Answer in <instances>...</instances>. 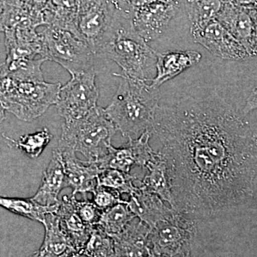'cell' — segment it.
<instances>
[{
  "instance_id": "13",
  "label": "cell",
  "mask_w": 257,
  "mask_h": 257,
  "mask_svg": "<svg viewBox=\"0 0 257 257\" xmlns=\"http://www.w3.org/2000/svg\"><path fill=\"white\" fill-rule=\"evenodd\" d=\"M60 152L63 160L66 187L72 189L73 196H76L77 193L92 194L98 187V176L102 170L97 163L79 160L76 156V152L72 150H60Z\"/></svg>"
},
{
  "instance_id": "29",
  "label": "cell",
  "mask_w": 257,
  "mask_h": 257,
  "mask_svg": "<svg viewBox=\"0 0 257 257\" xmlns=\"http://www.w3.org/2000/svg\"><path fill=\"white\" fill-rule=\"evenodd\" d=\"M74 205L77 214L86 224L92 227L97 225L100 220L103 210L96 207L94 202H91L87 198L78 200L76 196H74Z\"/></svg>"
},
{
  "instance_id": "11",
  "label": "cell",
  "mask_w": 257,
  "mask_h": 257,
  "mask_svg": "<svg viewBox=\"0 0 257 257\" xmlns=\"http://www.w3.org/2000/svg\"><path fill=\"white\" fill-rule=\"evenodd\" d=\"M152 132L147 131L138 138H128V143L119 148L111 145L105 156L96 162L101 170L112 169L130 174L135 166L146 167L155 150L150 147Z\"/></svg>"
},
{
  "instance_id": "21",
  "label": "cell",
  "mask_w": 257,
  "mask_h": 257,
  "mask_svg": "<svg viewBox=\"0 0 257 257\" xmlns=\"http://www.w3.org/2000/svg\"><path fill=\"white\" fill-rule=\"evenodd\" d=\"M81 0H50L43 10L45 26L63 29L79 36L77 15Z\"/></svg>"
},
{
  "instance_id": "25",
  "label": "cell",
  "mask_w": 257,
  "mask_h": 257,
  "mask_svg": "<svg viewBox=\"0 0 257 257\" xmlns=\"http://www.w3.org/2000/svg\"><path fill=\"white\" fill-rule=\"evenodd\" d=\"M229 0H186V10L191 29L197 28L216 19L225 3Z\"/></svg>"
},
{
  "instance_id": "32",
  "label": "cell",
  "mask_w": 257,
  "mask_h": 257,
  "mask_svg": "<svg viewBox=\"0 0 257 257\" xmlns=\"http://www.w3.org/2000/svg\"><path fill=\"white\" fill-rule=\"evenodd\" d=\"M50 0H28L29 4L38 12H43Z\"/></svg>"
},
{
  "instance_id": "14",
  "label": "cell",
  "mask_w": 257,
  "mask_h": 257,
  "mask_svg": "<svg viewBox=\"0 0 257 257\" xmlns=\"http://www.w3.org/2000/svg\"><path fill=\"white\" fill-rule=\"evenodd\" d=\"M61 228L74 253L82 252L92 234L93 228L79 217L74 209V196H64L57 211Z\"/></svg>"
},
{
  "instance_id": "37",
  "label": "cell",
  "mask_w": 257,
  "mask_h": 257,
  "mask_svg": "<svg viewBox=\"0 0 257 257\" xmlns=\"http://www.w3.org/2000/svg\"><path fill=\"white\" fill-rule=\"evenodd\" d=\"M5 0H0V15L3 13L4 10Z\"/></svg>"
},
{
  "instance_id": "8",
  "label": "cell",
  "mask_w": 257,
  "mask_h": 257,
  "mask_svg": "<svg viewBox=\"0 0 257 257\" xmlns=\"http://www.w3.org/2000/svg\"><path fill=\"white\" fill-rule=\"evenodd\" d=\"M96 74L95 69L71 74L70 80L61 87L55 105L64 120L80 119L97 106Z\"/></svg>"
},
{
  "instance_id": "30",
  "label": "cell",
  "mask_w": 257,
  "mask_h": 257,
  "mask_svg": "<svg viewBox=\"0 0 257 257\" xmlns=\"http://www.w3.org/2000/svg\"><path fill=\"white\" fill-rule=\"evenodd\" d=\"M92 195V202L101 210H105L119 203L126 202V200L121 199L120 193L103 187H96Z\"/></svg>"
},
{
  "instance_id": "36",
  "label": "cell",
  "mask_w": 257,
  "mask_h": 257,
  "mask_svg": "<svg viewBox=\"0 0 257 257\" xmlns=\"http://www.w3.org/2000/svg\"><path fill=\"white\" fill-rule=\"evenodd\" d=\"M30 257H45L44 256V255L42 254L41 253V251H40V250H38V251H37L36 252H35L33 253V254L32 255V256H30Z\"/></svg>"
},
{
  "instance_id": "6",
  "label": "cell",
  "mask_w": 257,
  "mask_h": 257,
  "mask_svg": "<svg viewBox=\"0 0 257 257\" xmlns=\"http://www.w3.org/2000/svg\"><path fill=\"white\" fill-rule=\"evenodd\" d=\"M44 45V58L60 64L69 74L95 69L93 53L87 42L75 34L56 28L45 26L40 32Z\"/></svg>"
},
{
  "instance_id": "10",
  "label": "cell",
  "mask_w": 257,
  "mask_h": 257,
  "mask_svg": "<svg viewBox=\"0 0 257 257\" xmlns=\"http://www.w3.org/2000/svg\"><path fill=\"white\" fill-rule=\"evenodd\" d=\"M190 32L194 42L216 57L234 61L250 58L244 47L216 19L191 29Z\"/></svg>"
},
{
  "instance_id": "20",
  "label": "cell",
  "mask_w": 257,
  "mask_h": 257,
  "mask_svg": "<svg viewBox=\"0 0 257 257\" xmlns=\"http://www.w3.org/2000/svg\"><path fill=\"white\" fill-rule=\"evenodd\" d=\"M145 169L147 172L143 179L142 186L156 194L163 202H167L172 209L177 210L172 193L168 165L165 156L160 152L155 151Z\"/></svg>"
},
{
  "instance_id": "19",
  "label": "cell",
  "mask_w": 257,
  "mask_h": 257,
  "mask_svg": "<svg viewBox=\"0 0 257 257\" xmlns=\"http://www.w3.org/2000/svg\"><path fill=\"white\" fill-rule=\"evenodd\" d=\"M66 187L62 154L58 149L52 152L50 163L45 170L40 188L32 199L41 205L52 207L60 203L58 196L61 191Z\"/></svg>"
},
{
  "instance_id": "3",
  "label": "cell",
  "mask_w": 257,
  "mask_h": 257,
  "mask_svg": "<svg viewBox=\"0 0 257 257\" xmlns=\"http://www.w3.org/2000/svg\"><path fill=\"white\" fill-rule=\"evenodd\" d=\"M114 74L120 78L119 87L105 111L115 127L128 138L152 132L160 104V89L123 74Z\"/></svg>"
},
{
  "instance_id": "27",
  "label": "cell",
  "mask_w": 257,
  "mask_h": 257,
  "mask_svg": "<svg viewBox=\"0 0 257 257\" xmlns=\"http://www.w3.org/2000/svg\"><path fill=\"white\" fill-rule=\"evenodd\" d=\"M10 144L25 152L30 158H37L41 155L52 139V134L44 127L36 133L21 137L18 141L7 138Z\"/></svg>"
},
{
  "instance_id": "34",
  "label": "cell",
  "mask_w": 257,
  "mask_h": 257,
  "mask_svg": "<svg viewBox=\"0 0 257 257\" xmlns=\"http://www.w3.org/2000/svg\"><path fill=\"white\" fill-rule=\"evenodd\" d=\"M5 109L3 107V106L0 104V123L5 119Z\"/></svg>"
},
{
  "instance_id": "16",
  "label": "cell",
  "mask_w": 257,
  "mask_h": 257,
  "mask_svg": "<svg viewBox=\"0 0 257 257\" xmlns=\"http://www.w3.org/2000/svg\"><path fill=\"white\" fill-rule=\"evenodd\" d=\"M150 228L135 218L118 234L111 236L116 257H145L150 252Z\"/></svg>"
},
{
  "instance_id": "15",
  "label": "cell",
  "mask_w": 257,
  "mask_h": 257,
  "mask_svg": "<svg viewBox=\"0 0 257 257\" xmlns=\"http://www.w3.org/2000/svg\"><path fill=\"white\" fill-rule=\"evenodd\" d=\"M216 20L239 41L250 57L252 52L255 27L252 20L243 7L227 2Z\"/></svg>"
},
{
  "instance_id": "18",
  "label": "cell",
  "mask_w": 257,
  "mask_h": 257,
  "mask_svg": "<svg viewBox=\"0 0 257 257\" xmlns=\"http://www.w3.org/2000/svg\"><path fill=\"white\" fill-rule=\"evenodd\" d=\"M201 59L202 55L194 50L157 52V74L150 84L160 88L164 83L199 63Z\"/></svg>"
},
{
  "instance_id": "5",
  "label": "cell",
  "mask_w": 257,
  "mask_h": 257,
  "mask_svg": "<svg viewBox=\"0 0 257 257\" xmlns=\"http://www.w3.org/2000/svg\"><path fill=\"white\" fill-rule=\"evenodd\" d=\"M60 83L18 78L0 71V104L19 119L31 121L57 104Z\"/></svg>"
},
{
  "instance_id": "9",
  "label": "cell",
  "mask_w": 257,
  "mask_h": 257,
  "mask_svg": "<svg viewBox=\"0 0 257 257\" xmlns=\"http://www.w3.org/2000/svg\"><path fill=\"white\" fill-rule=\"evenodd\" d=\"M116 9L109 0H81L77 15L79 36L96 56L109 31Z\"/></svg>"
},
{
  "instance_id": "28",
  "label": "cell",
  "mask_w": 257,
  "mask_h": 257,
  "mask_svg": "<svg viewBox=\"0 0 257 257\" xmlns=\"http://www.w3.org/2000/svg\"><path fill=\"white\" fill-rule=\"evenodd\" d=\"M82 253L89 257H116L112 238L96 226Z\"/></svg>"
},
{
  "instance_id": "22",
  "label": "cell",
  "mask_w": 257,
  "mask_h": 257,
  "mask_svg": "<svg viewBox=\"0 0 257 257\" xmlns=\"http://www.w3.org/2000/svg\"><path fill=\"white\" fill-rule=\"evenodd\" d=\"M42 224L45 229V239L39 250L45 257H61L74 253L61 228L60 218L57 211L47 214Z\"/></svg>"
},
{
  "instance_id": "38",
  "label": "cell",
  "mask_w": 257,
  "mask_h": 257,
  "mask_svg": "<svg viewBox=\"0 0 257 257\" xmlns=\"http://www.w3.org/2000/svg\"><path fill=\"white\" fill-rule=\"evenodd\" d=\"M181 257H192L191 256L190 253H187V254L184 255V256H182Z\"/></svg>"
},
{
  "instance_id": "39",
  "label": "cell",
  "mask_w": 257,
  "mask_h": 257,
  "mask_svg": "<svg viewBox=\"0 0 257 257\" xmlns=\"http://www.w3.org/2000/svg\"><path fill=\"white\" fill-rule=\"evenodd\" d=\"M71 255H72V254H65V255H64V256H62L61 257H70Z\"/></svg>"
},
{
  "instance_id": "24",
  "label": "cell",
  "mask_w": 257,
  "mask_h": 257,
  "mask_svg": "<svg viewBox=\"0 0 257 257\" xmlns=\"http://www.w3.org/2000/svg\"><path fill=\"white\" fill-rule=\"evenodd\" d=\"M135 218L136 216L130 211L126 201L103 210L100 220L96 226L106 234L112 236L123 231Z\"/></svg>"
},
{
  "instance_id": "35",
  "label": "cell",
  "mask_w": 257,
  "mask_h": 257,
  "mask_svg": "<svg viewBox=\"0 0 257 257\" xmlns=\"http://www.w3.org/2000/svg\"><path fill=\"white\" fill-rule=\"evenodd\" d=\"M70 257H89L85 254V253H74L71 255Z\"/></svg>"
},
{
  "instance_id": "2",
  "label": "cell",
  "mask_w": 257,
  "mask_h": 257,
  "mask_svg": "<svg viewBox=\"0 0 257 257\" xmlns=\"http://www.w3.org/2000/svg\"><path fill=\"white\" fill-rule=\"evenodd\" d=\"M96 57L114 61L131 78L151 83L157 74V52L138 33L133 18L116 10Z\"/></svg>"
},
{
  "instance_id": "23",
  "label": "cell",
  "mask_w": 257,
  "mask_h": 257,
  "mask_svg": "<svg viewBox=\"0 0 257 257\" xmlns=\"http://www.w3.org/2000/svg\"><path fill=\"white\" fill-rule=\"evenodd\" d=\"M59 206L60 203L52 207L41 205L35 202L32 197L23 199L0 197V207L18 215L40 221L42 224L45 220V216L49 213L56 212Z\"/></svg>"
},
{
  "instance_id": "1",
  "label": "cell",
  "mask_w": 257,
  "mask_h": 257,
  "mask_svg": "<svg viewBox=\"0 0 257 257\" xmlns=\"http://www.w3.org/2000/svg\"><path fill=\"white\" fill-rule=\"evenodd\" d=\"M152 133L167 160L177 210L209 217L253 197V132L219 94L160 104Z\"/></svg>"
},
{
  "instance_id": "4",
  "label": "cell",
  "mask_w": 257,
  "mask_h": 257,
  "mask_svg": "<svg viewBox=\"0 0 257 257\" xmlns=\"http://www.w3.org/2000/svg\"><path fill=\"white\" fill-rule=\"evenodd\" d=\"M116 128L105 109L96 106L78 119L64 120L57 149L79 152L90 162L105 156Z\"/></svg>"
},
{
  "instance_id": "31",
  "label": "cell",
  "mask_w": 257,
  "mask_h": 257,
  "mask_svg": "<svg viewBox=\"0 0 257 257\" xmlns=\"http://www.w3.org/2000/svg\"><path fill=\"white\" fill-rule=\"evenodd\" d=\"M255 109H257V82L246 99L241 113L245 116Z\"/></svg>"
},
{
  "instance_id": "26",
  "label": "cell",
  "mask_w": 257,
  "mask_h": 257,
  "mask_svg": "<svg viewBox=\"0 0 257 257\" xmlns=\"http://www.w3.org/2000/svg\"><path fill=\"white\" fill-rule=\"evenodd\" d=\"M97 182L98 187L113 189L121 194L128 195L141 185L143 180L121 171L105 169L101 170L98 176Z\"/></svg>"
},
{
  "instance_id": "33",
  "label": "cell",
  "mask_w": 257,
  "mask_h": 257,
  "mask_svg": "<svg viewBox=\"0 0 257 257\" xmlns=\"http://www.w3.org/2000/svg\"><path fill=\"white\" fill-rule=\"evenodd\" d=\"M253 152H254L255 159H256V168H257V130L253 132L252 135Z\"/></svg>"
},
{
  "instance_id": "7",
  "label": "cell",
  "mask_w": 257,
  "mask_h": 257,
  "mask_svg": "<svg viewBox=\"0 0 257 257\" xmlns=\"http://www.w3.org/2000/svg\"><path fill=\"white\" fill-rule=\"evenodd\" d=\"M197 232L196 218L173 209L150 229V251L162 257L183 256L190 253Z\"/></svg>"
},
{
  "instance_id": "12",
  "label": "cell",
  "mask_w": 257,
  "mask_h": 257,
  "mask_svg": "<svg viewBox=\"0 0 257 257\" xmlns=\"http://www.w3.org/2000/svg\"><path fill=\"white\" fill-rule=\"evenodd\" d=\"M178 10L177 1L150 2L134 13V26L147 43L154 41L162 35Z\"/></svg>"
},
{
  "instance_id": "17",
  "label": "cell",
  "mask_w": 257,
  "mask_h": 257,
  "mask_svg": "<svg viewBox=\"0 0 257 257\" xmlns=\"http://www.w3.org/2000/svg\"><path fill=\"white\" fill-rule=\"evenodd\" d=\"M128 197L127 205L130 211L150 229L157 222L170 215L173 210L167 207L165 202L156 194L144 188L142 184Z\"/></svg>"
}]
</instances>
